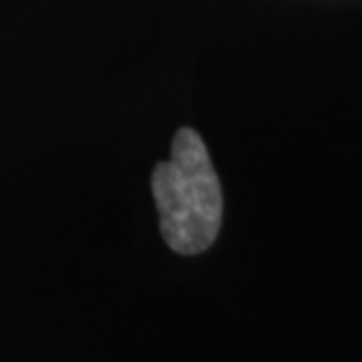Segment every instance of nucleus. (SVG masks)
<instances>
[{"label": "nucleus", "instance_id": "obj_1", "mask_svg": "<svg viewBox=\"0 0 362 362\" xmlns=\"http://www.w3.org/2000/svg\"><path fill=\"white\" fill-rule=\"evenodd\" d=\"M153 198L165 243L179 255H200L219 235L223 195L205 141L191 127L179 129L170 160L153 170Z\"/></svg>", "mask_w": 362, "mask_h": 362}]
</instances>
